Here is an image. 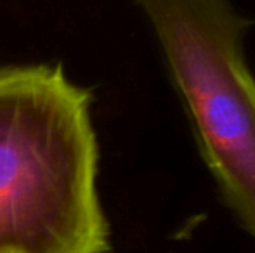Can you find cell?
I'll list each match as a JSON object with an SVG mask.
<instances>
[{
  "label": "cell",
  "instance_id": "obj_1",
  "mask_svg": "<svg viewBox=\"0 0 255 253\" xmlns=\"http://www.w3.org/2000/svg\"><path fill=\"white\" fill-rule=\"evenodd\" d=\"M91 94L61 66L0 68V253H104Z\"/></svg>",
  "mask_w": 255,
  "mask_h": 253
},
{
  "label": "cell",
  "instance_id": "obj_2",
  "mask_svg": "<svg viewBox=\"0 0 255 253\" xmlns=\"http://www.w3.org/2000/svg\"><path fill=\"white\" fill-rule=\"evenodd\" d=\"M151 23L202 158L255 240V77L243 51L250 19L233 0H132Z\"/></svg>",
  "mask_w": 255,
  "mask_h": 253
}]
</instances>
